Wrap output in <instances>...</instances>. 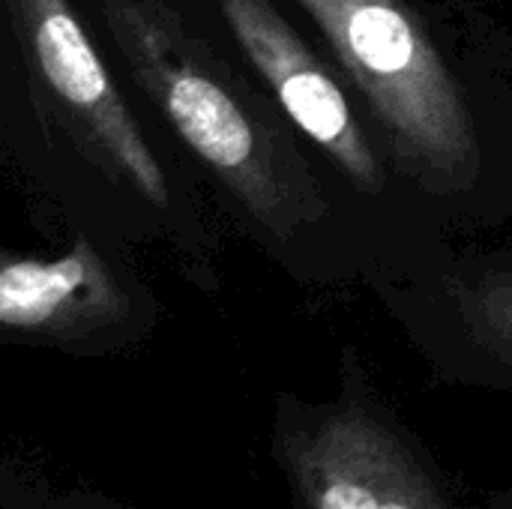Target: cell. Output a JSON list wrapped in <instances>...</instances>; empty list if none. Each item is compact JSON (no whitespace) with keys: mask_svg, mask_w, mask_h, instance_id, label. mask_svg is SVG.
<instances>
[{"mask_svg":"<svg viewBox=\"0 0 512 509\" xmlns=\"http://www.w3.org/2000/svg\"><path fill=\"white\" fill-rule=\"evenodd\" d=\"M72 3L123 84L183 150L222 225L276 270L312 291H372L402 276L213 0Z\"/></svg>","mask_w":512,"mask_h":509,"instance_id":"1","label":"cell"},{"mask_svg":"<svg viewBox=\"0 0 512 509\" xmlns=\"http://www.w3.org/2000/svg\"><path fill=\"white\" fill-rule=\"evenodd\" d=\"M270 459L294 509H468L351 345L339 351L330 399L276 393Z\"/></svg>","mask_w":512,"mask_h":509,"instance_id":"5","label":"cell"},{"mask_svg":"<svg viewBox=\"0 0 512 509\" xmlns=\"http://www.w3.org/2000/svg\"><path fill=\"white\" fill-rule=\"evenodd\" d=\"M486 509H512V483L504 486V489H498L495 495H489Z\"/></svg>","mask_w":512,"mask_h":509,"instance_id":"9","label":"cell"},{"mask_svg":"<svg viewBox=\"0 0 512 509\" xmlns=\"http://www.w3.org/2000/svg\"><path fill=\"white\" fill-rule=\"evenodd\" d=\"M0 509H132L96 489H54L30 474L3 468Z\"/></svg>","mask_w":512,"mask_h":509,"instance_id":"8","label":"cell"},{"mask_svg":"<svg viewBox=\"0 0 512 509\" xmlns=\"http://www.w3.org/2000/svg\"><path fill=\"white\" fill-rule=\"evenodd\" d=\"M162 300L141 258L87 231L51 255L0 252V345L75 360L120 357L153 339Z\"/></svg>","mask_w":512,"mask_h":509,"instance_id":"6","label":"cell"},{"mask_svg":"<svg viewBox=\"0 0 512 509\" xmlns=\"http://www.w3.org/2000/svg\"><path fill=\"white\" fill-rule=\"evenodd\" d=\"M213 3L249 66L390 246L402 276L420 273L447 255L456 243L417 204L363 99L306 24L282 0Z\"/></svg>","mask_w":512,"mask_h":509,"instance_id":"4","label":"cell"},{"mask_svg":"<svg viewBox=\"0 0 512 509\" xmlns=\"http://www.w3.org/2000/svg\"><path fill=\"white\" fill-rule=\"evenodd\" d=\"M3 3L0 141L45 222L87 231L189 288L222 291V219L183 150L123 84L72 0Z\"/></svg>","mask_w":512,"mask_h":509,"instance_id":"2","label":"cell"},{"mask_svg":"<svg viewBox=\"0 0 512 509\" xmlns=\"http://www.w3.org/2000/svg\"><path fill=\"white\" fill-rule=\"evenodd\" d=\"M369 294L438 384L512 393V246L456 243Z\"/></svg>","mask_w":512,"mask_h":509,"instance_id":"7","label":"cell"},{"mask_svg":"<svg viewBox=\"0 0 512 509\" xmlns=\"http://www.w3.org/2000/svg\"><path fill=\"white\" fill-rule=\"evenodd\" d=\"M450 243L512 222V18L489 0H282Z\"/></svg>","mask_w":512,"mask_h":509,"instance_id":"3","label":"cell"}]
</instances>
